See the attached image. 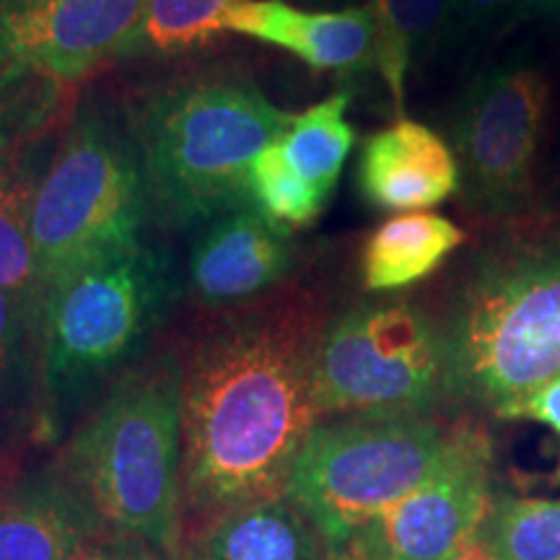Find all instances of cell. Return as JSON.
<instances>
[{
    "mask_svg": "<svg viewBox=\"0 0 560 560\" xmlns=\"http://www.w3.org/2000/svg\"><path fill=\"white\" fill-rule=\"evenodd\" d=\"M480 535L493 560H560V501L493 499Z\"/></svg>",
    "mask_w": 560,
    "mask_h": 560,
    "instance_id": "44dd1931",
    "label": "cell"
},
{
    "mask_svg": "<svg viewBox=\"0 0 560 560\" xmlns=\"http://www.w3.org/2000/svg\"><path fill=\"white\" fill-rule=\"evenodd\" d=\"M68 560H149L145 542L112 529V535L89 537Z\"/></svg>",
    "mask_w": 560,
    "mask_h": 560,
    "instance_id": "484cf974",
    "label": "cell"
},
{
    "mask_svg": "<svg viewBox=\"0 0 560 560\" xmlns=\"http://www.w3.org/2000/svg\"><path fill=\"white\" fill-rule=\"evenodd\" d=\"M503 418H527L537 420V423L548 425L550 431L560 433V376L542 384L540 389H535L532 395L524 397L522 402H516L514 408L503 412Z\"/></svg>",
    "mask_w": 560,
    "mask_h": 560,
    "instance_id": "4316f807",
    "label": "cell"
},
{
    "mask_svg": "<svg viewBox=\"0 0 560 560\" xmlns=\"http://www.w3.org/2000/svg\"><path fill=\"white\" fill-rule=\"evenodd\" d=\"M32 325H39V304L0 289V400L13 389Z\"/></svg>",
    "mask_w": 560,
    "mask_h": 560,
    "instance_id": "cb8c5ba5",
    "label": "cell"
},
{
    "mask_svg": "<svg viewBox=\"0 0 560 560\" xmlns=\"http://www.w3.org/2000/svg\"><path fill=\"white\" fill-rule=\"evenodd\" d=\"M70 470L102 522L170 550L185 478L182 366L161 359L125 374L75 436Z\"/></svg>",
    "mask_w": 560,
    "mask_h": 560,
    "instance_id": "277c9868",
    "label": "cell"
},
{
    "mask_svg": "<svg viewBox=\"0 0 560 560\" xmlns=\"http://www.w3.org/2000/svg\"><path fill=\"white\" fill-rule=\"evenodd\" d=\"M231 3L234 0H145L132 58H177L202 50L221 37V19Z\"/></svg>",
    "mask_w": 560,
    "mask_h": 560,
    "instance_id": "7402d4cb",
    "label": "cell"
},
{
    "mask_svg": "<svg viewBox=\"0 0 560 560\" xmlns=\"http://www.w3.org/2000/svg\"><path fill=\"white\" fill-rule=\"evenodd\" d=\"M444 389V335L416 306L361 304L322 332L314 359L322 416H423Z\"/></svg>",
    "mask_w": 560,
    "mask_h": 560,
    "instance_id": "ba28073f",
    "label": "cell"
},
{
    "mask_svg": "<svg viewBox=\"0 0 560 560\" xmlns=\"http://www.w3.org/2000/svg\"><path fill=\"white\" fill-rule=\"evenodd\" d=\"M348 91L312 104L301 115H293L280 136V149L301 179L330 198L338 185L342 166L355 143V130L348 122Z\"/></svg>",
    "mask_w": 560,
    "mask_h": 560,
    "instance_id": "d6986e66",
    "label": "cell"
},
{
    "mask_svg": "<svg viewBox=\"0 0 560 560\" xmlns=\"http://www.w3.org/2000/svg\"><path fill=\"white\" fill-rule=\"evenodd\" d=\"M249 202L276 226L291 231L310 226L327 206V195L301 179L285 159L280 140L252 161L247 177Z\"/></svg>",
    "mask_w": 560,
    "mask_h": 560,
    "instance_id": "603a6c76",
    "label": "cell"
},
{
    "mask_svg": "<svg viewBox=\"0 0 560 560\" xmlns=\"http://www.w3.org/2000/svg\"><path fill=\"white\" fill-rule=\"evenodd\" d=\"M376 19L374 68L402 117L408 75L450 34L452 0H371Z\"/></svg>",
    "mask_w": 560,
    "mask_h": 560,
    "instance_id": "ac0fdd59",
    "label": "cell"
},
{
    "mask_svg": "<svg viewBox=\"0 0 560 560\" xmlns=\"http://www.w3.org/2000/svg\"><path fill=\"white\" fill-rule=\"evenodd\" d=\"M465 231L436 213H402L371 231L361 252V283L371 293L408 289L429 278L465 244Z\"/></svg>",
    "mask_w": 560,
    "mask_h": 560,
    "instance_id": "2e32d148",
    "label": "cell"
},
{
    "mask_svg": "<svg viewBox=\"0 0 560 560\" xmlns=\"http://www.w3.org/2000/svg\"><path fill=\"white\" fill-rule=\"evenodd\" d=\"M550 83L527 62L488 68L462 94L452 136L462 200L488 219H514L535 200Z\"/></svg>",
    "mask_w": 560,
    "mask_h": 560,
    "instance_id": "9c48e42d",
    "label": "cell"
},
{
    "mask_svg": "<svg viewBox=\"0 0 560 560\" xmlns=\"http://www.w3.org/2000/svg\"><path fill=\"white\" fill-rule=\"evenodd\" d=\"M200 560H325L322 537L289 495L231 509L213 524Z\"/></svg>",
    "mask_w": 560,
    "mask_h": 560,
    "instance_id": "e0dca14e",
    "label": "cell"
},
{
    "mask_svg": "<svg viewBox=\"0 0 560 560\" xmlns=\"http://www.w3.org/2000/svg\"><path fill=\"white\" fill-rule=\"evenodd\" d=\"M457 431L425 416H348L317 423L293 459L285 495L332 558L450 457Z\"/></svg>",
    "mask_w": 560,
    "mask_h": 560,
    "instance_id": "52a82bcc",
    "label": "cell"
},
{
    "mask_svg": "<svg viewBox=\"0 0 560 560\" xmlns=\"http://www.w3.org/2000/svg\"><path fill=\"white\" fill-rule=\"evenodd\" d=\"M462 187L457 153L429 125L400 117L366 138L359 159V190L382 210H425Z\"/></svg>",
    "mask_w": 560,
    "mask_h": 560,
    "instance_id": "5bb4252c",
    "label": "cell"
},
{
    "mask_svg": "<svg viewBox=\"0 0 560 560\" xmlns=\"http://www.w3.org/2000/svg\"><path fill=\"white\" fill-rule=\"evenodd\" d=\"M301 9H319V11H335V9H350V5H363L361 0H289Z\"/></svg>",
    "mask_w": 560,
    "mask_h": 560,
    "instance_id": "f1b7e54d",
    "label": "cell"
},
{
    "mask_svg": "<svg viewBox=\"0 0 560 560\" xmlns=\"http://www.w3.org/2000/svg\"><path fill=\"white\" fill-rule=\"evenodd\" d=\"M37 151L39 145L0 187V289L19 293L34 304L42 301V283L32 236V210L45 172L34 161Z\"/></svg>",
    "mask_w": 560,
    "mask_h": 560,
    "instance_id": "ffe728a7",
    "label": "cell"
},
{
    "mask_svg": "<svg viewBox=\"0 0 560 560\" xmlns=\"http://www.w3.org/2000/svg\"><path fill=\"white\" fill-rule=\"evenodd\" d=\"M221 34L265 42L322 73L353 75L374 66L371 3L312 11L289 0H234L221 19Z\"/></svg>",
    "mask_w": 560,
    "mask_h": 560,
    "instance_id": "4fadbf2b",
    "label": "cell"
},
{
    "mask_svg": "<svg viewBox=\"0 0 560 560\" xmlns=\"http://www.w3.org/2000/svg\"><path fill=\"white\" fill-rule=\"evenodd\" d=\"M527 3L532 0H452L450 34L467 37V34L493 30Z\"/></svg>",
    "mask_w": 560,
    "mask_h": 560,
    "instance_id": "d4e9b609",
    "label": "cell"
},
{
    "mask_svg": "<svg viewBox=\"0 0 560 560\" xmlns=\"http://www.w3.org/2000/svg\"><path fill=\"white\" fill-rule=\"evenodd\" d=\"M293 244L252 202L223 210L195 240L187 265L192 296L206 306L252 304L289 276Z\"/></svg>",
    "mask_w": 560,
    "mask_h": 560,
    "instance_id": "7c38bea8",
    "label": "cell"
},
{
    "mask_svg": "<svg viewBox=\"0 0 560 560\" xmlns=\"http://www.w3.org/2000/svg\"><path fill=\"white\" fill-rule=\"evenodd\" d=\"M174 293L170 252L143 240L45 285L39 346L52 423L138 359Z\"/></svg>",
    "mask_w": 560,
    "mask_h": 560,
    "instance_id": "5b68a950",
    "label": "cell"
},
{
    "mask_svg": "<svg viewBox=\"0 0 560 560\" xmlns=\"http://www.w3.org/2000/svg\"><path fill=\"white\" fill-rule=\"evenodd\" d=\"M39 140L24 136L11 122L0 120V187L9 182L13 172L19 170L21 161L30 156L32 149H37Z\"/></svg>",
    "mask_w": 560,
    "mask_h": 560,
    "instance_id": "83f0119b",
    "label": "cell"
},
{
    "mask_svg": "<svg viewBox=\"0 0 560 560\" xmlns=\"http://www.w3.org/2000/svg\"><path fill=\"white\" fill-rule=\"evenodd\" d=\"M490 439L457 429L444 465L366 524L335 560H452L480 535L490 493Z\"/></svg>",
    "mask_w": 560,
    "mask_h": 560,
    "instance_id": "30bf717a",
    "label": "cell"
},
{
    "mask_svg": "<svg viewBox=\"0 0 560 560\" xmlns=\"http://www.w3.org/2000/svg\"><path fill=\"white\" fill-rule=\"evenodd\" d=\"M149 213L128 122L86 102L42 172L32 210L42 291L62 272L140 242Z\"/></svg>",
    "mask_w": 560,
    "mask_h": 560,
    "instance_id": "8992f818",
    "label": "cell"
},
{
    "mask_svg": "<svg viewBox=\"0 0 560 560\" xmlns=\"http://www.w3.org/2000/svg\"><path fill=\"white\" fill-rule=\"evenodd\" d=\"M276 107L240 66H200L145 89L128 109L151 221L190 229L249 202V166L283 136Z\"/></svg>",
    "mask_w": 560,
    "mask_h": 560,
    "instance_id": "7a4b0ae2",
    "label": "cell"
},
{
    "mask_svg": "<svg viewBox=\"0 0 560 560\" xmlns=\"http://www.w3.org/2000/svg\"><path fill=\"white\" fill-rule=\"evenodd\" d=\"M145 0H0V81L66 86L132 58Z\"/></svg>",
    "mask_w": 560,
    "mask_h": 560,
    "instance_id": "8fae6325",
    "label": "cell"
},
{
    "mask_svg": "<svg viewBox=\"0 0 560 560\" xmlns=\"http://www.w3.org/2000/svg\"><path fill=\"white\" fill-rule=\"evenodd\" d=\"M94 535V511L60 480L0 501V560H68Z\"/></svg>",
    "mask_w": 560,
    "mask_h": 560,
    "instance_id": "9a60e30c",
    "label": "cell"
},
{
    "mask_svg": "<svg viewBox=\"0 0 560 560\" xmlns=\"http://www.w3.org/2000/svg\"><path fill=\"white\" fill-rule=\"evenodd\" d=\"M450 389L503 412L560 376V234L524 231L480 257L444 332Z\"/></svg>",
    "mask_w": 560,
    "mask_h": 560,
    "instance_id": "3957f363",
    "label": "cell"
},
{
    "mask_svg": "<svg viewBox=\"0 0 560 560\" xmlns=\"http://www.w3.org/2000/svg\"><path fill=\"white\" fill-rule=\"evenodd\" d=\"M452 560H493V556H490V550H488L486 540H482V535H478L470 545H465V548H462Z\"/></svg>",
    "mask_w": 560,
    "mask_h": 560,
    "instance_id": "f546056e",
    "label": "cell"
},
{
    "mask_svg": "<svg viewBox=\"0 0 560 560\" xmlns=\"http://www.w3.org/2000/svg\"><path fill=\"white\" fill-rule=\"evenodd\" d=\"M325 332L306 291L226 314L182 369L185 486L206 509L285 495L293 459L319 423L314 359Z\"/></svg>",
    "mask_w": 560,
    "mask_h": 560,
    "instance_id": "6da1fadb",
    "label": "cell"
},
{
    "mask_svg": "<svg viewBox=\"0 0 560 560\" xmlns=\"http://www.w3.org/2000/svg\"><path fill=\"white\" fill-rule=\"evenodd\" d=\"M535 5H540L545 11H552V13H560V0H532Z\"/></svg>",
    "mask_w": 560,
    "mask_h": 560,
    "instance_id": "4dcf8cb0",
    "label": "cell"
}]
</instances>
